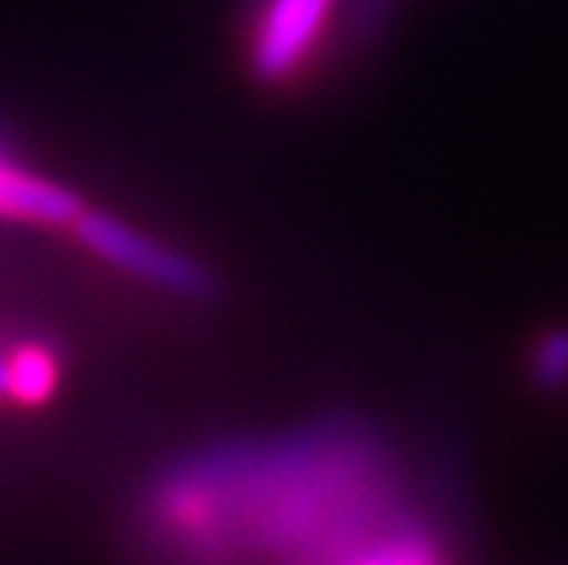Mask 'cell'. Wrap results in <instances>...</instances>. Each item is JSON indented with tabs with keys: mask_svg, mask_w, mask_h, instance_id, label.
<instances>
[{
	"mask_svg": "<svg viewBox=\"0 0 568 565\" xmlns=\"http://www.w3.org/2000/svg\"><path fill=\"white\" fill-rule=\"evenodd\" d=\"M410 507L396 444L334 412L169 455L143 477L132 525L165 565H337Z\"/></svg>",
	"mask_w": 568,
	"mask_h": 565,
	"instance_id": "cell-1",
	"label": "cell"
},
{
	"mask_svg": "<svg viewBox=\"0 0 568 565\" xmlns=\"http://www.w3.org/2000/svg\"><path fill=\"white\" fill-rule=\"evenodd\" d=\"M74 235L81 239L84 250H92L95 258H103L111 269L132 275L140 283L159 286L165 294L187 297V302H205L213 297L216 283L213 275L202 269L195 258L180 254L173 246L154 243L151 235L136 232L132 224H125L114 213L100 210H81V218L70 224Z\"/></svg>",
	"mask_w": 568,
	"mask_h": 565,
	"instance_id": "cell-2",
	"label": "cell"
},
{
	"mask_svg": "<svg viewBox=\"0 0 568 565\" xmlns=\"http://www.w3.org/2000/svg\"><path fill=\"white\" fill-rule=\"evenodd\" d=\"M334 0H268L250 48V70L264 85H280L305 63Z\"/></svg>",
	"mask_w": 568,
	"mask_h": 565,
	"instance_id": "cell-3",
	"label": "cell"
},
{
	"mask_svg": "<svg viewBox=\"0 0 568 565\" xmlns=\"http://www.w3.org/2000/svg\"><path fill=\"white\" fill-rule=\"evenodd\" d=\"M84 202L59 180H48L30 165H22L11 143L0 137V221L59 228L81 218Z\"/></svg>",
	"mask_w": 568,
	"mask_h": 565,
	"instance_id": "cell-4",
	"label": "cell"
},
{
	"mask_svg": "<svg viewBox=\"0 0 568 565\" xmlns=\"http://www.w3.org/2000/svg\"><path fill=\"white\" fill-rule=\"evenodd\" d=\"M337 565H447V547L437 525L418 507H410Z\"/></svg>",
	"mask_w": 568,
	"mask_h": 565,
	"instance_id": "cell-5",
	"label": "cell"
},
{
	"mask_svg": "<svg viewBox=\"0 0 568 565\" xmlns=\"http://www.w3.org/2000/svg\"><path fill=\"white\" fill-rule=\"evenodd\" d=\"M59 390V356L41 342L8 349V404L44 407Z\"/></svg>",
	"mask_w": 568,
	"mask_h": 565,
	"instance_id": "cell-6",
	"label": "cell"
},
{
	"mask_svg": "<svg viewBox=\"0 0 568 565\" xmlns=\"http://www.w3.org/2000/svg\"><path fill=\"white\" fill-rule=\"evenodd\" d=\"M528 382L547 396L568 390V327H550L536 339L528 353Z\"/></svg>",
	"mask_w": 568,
	"mask_h": 565,
	"instance_id": "cell-7",
	"label": "cell"
},
{
	"mask_svg": "<svg viewBox=\"0 0 568 565\" xmlns=\"http://www.w3.org/2000/svg\"><path fill=\"white\" fill-rule=\"evenodd\" d=\"M0 404H8V349H0Z\"/></svg>",
	"mask_w": 568,
	"mask_h": 565,
	"instance_id": "cell-8",
	"label": "cell"
}]
</instances>
